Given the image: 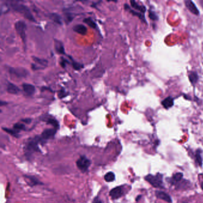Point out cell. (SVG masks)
I'll list each match as a JSON object with an SVG mask.
<instances>
[{"label": "cell", "instance_id": "10", "mask_svg": "<svg viewBox=\"0 0 203 203\" xmlns=\"http://www.w3.org/2000/svg\"><path fill=\"white\" fill-rule=\"evenodd\" d=\"M56 132H57V129H55V128L47 129H45L43 132L41 137H42V138L44 140H47L50 139V138H52V137H54V136L55 135Z\"/></svg>", "mask_w": 203, "mask_h": 203}, {"label": "cell", "instance_id": "29", "mask_svg": "<svg viewBox=\"0 0 203 203\" xmlns=\"http://www.w3.org/2000/svg\"><path fill=\"white\" fill-rule=\"evenodd\" d=\"M196 161L197 163V164L199 166H202V158L200 154V152L199 150H197L196 152Z\"/></svg>", "mask_w": 203, "mask_h": 203}, {"label": "cell", "instance_id": "20", "mask_svg": "<svg viewBox=\"0 0 203 203\" xmlns=\"http://www.w3.org/2000/svg\"><path fill=\"white\" fill-rule=\"evenodd\" d=\"M25 177L29 181L28 184L31 187L37 185H43V183L38 180L36 178L32 176H25Z\"/></svg>", "mask_w": 203, "mask_h": 203}, {"label": "cell", "instance_id": "15", "mask_svg": "<svg viewBox=\"0 0 203 203\" xmlns=\"http://www.w3.org/2000/svg\"><path fill=\"white\" fill-rule=\"evenodd\" d=\"M7 91L11 94H17L20 92V89L13 83L8 82L7 85Z\"/></svg>", "mask_w": 203, "mask_h": 203}, {"label": "cell", "instance_id": "7", "mask_svg": "<svg viewBox=\"0 0 203 203\" xmlns=\"http://www.w3.org/2000/svg\"><path fill=\"white\" fill-rule=\"evenodd\" d=\"M185 5L186 6V7L188 9V10L191 12L193 14H195L196 16H199L200 15V11L198 9V8L197 7L196 5L195 4V3L191 1V0H185L184 1Z\"/></svg>", "mask_w": 203, "mask_h": 203}, {"label": "cell", "instance_id": "36", "mask_svg": "<svg viewBox=\"0 0 203 203\" xmlns=\"http://www.w3.org/2000/svg\"><path fill=\"white\" fill-rule=\"evenodd\" d=\"M7 104V102H2V100L1 101V102H0V105L2 106V105H3L4 104Z\"/></svg>", "mask_w": 203, "mask_h": 203}, {"label": "cell", "instance_id": "9", "mask_svg": "<svg viewBox=\"0 0 203 203\" xmlns=\"http://www.w3.org/2000/svg\"><path fill=\"white\" fill-rule=\"evenodd\" d=\"M123 194V190L121 187H116L113 189H112L109 193L110 196L113 199H118L120 198Z\"/></svg>", "mask_w": 203, "mask_h": 203}, {"label": "cell", "instance_id": "1", "mask_svg": "<svg viewBox=\"0 0 203 203\" xmlns=\"http://www.w3.org/2000/svg\"><path fill=\"white\" fill-rule=\"evenodd\" d=\"M10 5L14 11L22 14L27 19L32 22L36 21L30 9L26 5L20 4L17 1H11Z\"/></svg>", "mask_w": 203, "mask_h": 203}, {"label": "cell", "instance_id": "34", "mask_svg": "<svg viewBox=\"0 0 203 203\" xmlns=\"http://www.w3.org/2000/svg\"><path fill=\"white\" fill-rule=\"evenodd\" d=\"M22 121L27 123V124H29L31 122V119H22Z\"/></svg>", "mask_w": 203, "mask_h": 203}, {"label": "cell", "instance_id": "2", "mask_svg": "<svg viewBox=\"0 0 203 203\" xmlns=\"http://www.w3.org/2000/svg\"><path fill=\"white\" fill-rule=\"evenodd\" d=\"M44 140L41 137H36L33 138L32 140L28 141L26 146V152L28 154H31L34 152H40V149L38 147L39 143H43ZM26 153V154H27Z\"/></svg>", "mask_w": 203, "mask_h": 203}, {"label": "cell", "instance_id": "17", "mask_svg": "<svg viewBox=\"0 0 203 203\" xmlns=\"http://www.w3.org/2000/svg\"><path fill=\"white\" fill-rule=\"evenodd\" d=\"M73 29L75 32H77L81 35H85L87 32V28H86V26L81 24L75 25L73 28Z\"/></svg>", "mask_w": 203, "mask_h": 203}, {"label": "cell", "instance_id": "19", "mask_svg": "<svg viewBox=\"0 0 203 203\" xmlns=\"http://www.w3.org/2000/svg\"><path fill=\"white\" fill-rule=\"evenodd\" d=\"M54 47L55 51L60 54H65V51H64V48L63 46V43L57 40H55V43H54Z\"/></svg>", "mask_w": 203, "mask_h": 203}, {"label": "cell", "instance_id": "6", "mask_svg": "<svg viewBox=\"0 0 203 203\" xmlns=\"http://www.w3.org/2000/svg\"><path fill=\"white\" fill-rule=\"evenodd\" d=\"M8 72L18 78H25L28 75V72L26 69L23 67H11L8 68Z\"/></svg>", "mask_w": 203, "mask_h": 203}, {"label": "cell", "instance_id": "31", "mask_svg": "<svg viewBox=\"0 0 203 203\" xmlns=\"http://www.w3.org/2000/svg\"><path fill=\"white\" fill-rule=\"evenodd\" d=\"M60 63L61 66L63 68H64V67H66V64H69V62L68 60H67V59L64 58V57H61V60H60Z\"/></svg>", "mask_w": 203, "mask_h": 203}, {"label": "cell", "instance_id": "8", "mask_svg": "<svg viewBox=\"0 0 203 203\" xmlns=\"http://www.w3.org/2000/svg\"><path fill=\"white\" fill-rule=\"evenodd\" d=\"M124 7H125V9L126 10L129 11L131 13H132L134 16H137L138 17H139V19H140V20H141V21H142L143 22L146 23H147V21H146V17H145V16H144V14H143V13H140V12L137 11H135V10L132 9V8H131V7H130L128 4H125L124 5Z\"/></svg>", "mask_w": 203, "mask_h": 203}, {"label": "cell", "instance_id": "16", "mask_svg": "<svg viewBox=\"0 0 203 203\" xmlns=\"http://www.w3.org/2000/svg\"><path fill=\"white\" fill-rule=\"evenodd\" d=\"M161 104L164 108L166 109H169L173 106L174 99L172 97L169 96L162 101Z\"/></svg>", "mask_w": 203, "mask_h": 203}, {"label": "cell", "instance_id": "22", "mask_svg": "<svg viewBox=\"0 0 203 203\" xmlns=\"http://www.w3.org/2000/svg\"><path fill=\"white\" fill-rule=\"evenodd\" d=\"M49 17L53 22L57 24L62 25V18L60 14L57 13H51Z\"/></svg>", "mask_w": 203, "mask_h": 203}, {"label": "cell", "instance_id": "12", "mask_svg": "<svg viewBox=\"0 0 203 203\" xmlns=\"http://www.w3.org/2000/svg\"><path fill=\"white\" fill-rule=\"evenodd\" d=\"M131 3V7L134 9V10L140 12L143 14H144V13L146 12V6L143 5H140L137 2H136L135 1L132 0L130 1Z\"/></svg>", "mask_w": 203, "mask_h": 203}, {"label": "cell", "instance_id": "13", "mask_svg": "<svg viewBox=\"0 0 203 203\" xmlns=\"http://www.w3.org/2000/svg\"><path fill=\"white\" fill-rule=\"evenodd\" d=\"M23 89L24 92L28 96H32L35 93V88L33 85L29 84H23Z\"/></svg>", "mask_w": 203, "mask_h": 203}, {"label": "cell", "instance_id": "11", "mask_svg": "<svg viewBox=\"0 0 203 203\" xmlns=\"http://www.w3.org/2000/svg\"><path fill=\"white\" fill-rule=\"evenodd\" d=\"M43 120L46 122L47 123L51 125L54 128L56 129H58L59 128V123L53 117L51 116H46L43 117Z\"/></svg>", "mask_w": 203, "mask_h": 203}, {"label": "cell", "instance_id": "25", "mask_svg": "<svg viewBox=\"0 0 203 203\" xmlns=\"http://www.w3.org/2000/svg\"><path fill=\"white\" fill-rule=\"evenodd\" d=\"M84 22L86 24H87L89 26H90L91 28H92L93 29H96V27H97V25H96V22L91 17L85 18L84 20Z\"/></svg>", "mask_w": 203, "mask_h": 203}, {"label": "cell", "instance_id": "28", "mask_svg": "<svg viewBox=\"0 0 203 203\" xmlns=\"http://www.w3.org/2000/svg\"><path fill=\"white\" fill-rule=\"evenodd\" d=\"M14 129H15L16 131H17V132L20 131H24L26 129V127L25 126L24 124L23 123H17L14 125Z\"/></svg>", "mask_w": 203, "mask_h": 203}, {"label": "cell", "instance_id": "27", "mask_svg": "<svg viewBox=\"0 0 203 203\" xmlns=\"http://www.w3.org/2000/svg\"><path fill=\"white\" fill-rule=\"evenodd\" d=\"M69 58H70L72 60V66H73V69H74L75 70H81L82 68L84 67V66H83L82 64L79 63L78 62H76V61H74V60L71 58V57H70V56H69Z\"/></svg>", "mask_w": 203, "mask_h": 203}, {"label": "cell", "instance_id": "35", "mask_svg": "<svg viewBox=\"0 0 203 203\" xmlns=\"http://www.w3.org/2000/svg\"><path fill=\"white\" fill-rule=\"evenodd\" d=\"M95 203H102V202L101 200L96 199V202H95Z\"/></svg>", "mask_w": 203, "mask_h": 203}, {"label": "cell", "instance_id": "37", "mask_svg": "<svg viewBox=\"0 0 203 203\" xmlns=\"http://www.w3.org/2000/svg\"><path fill=\"white\" fill-rule=\"evenodd\" d=\"M202 190H203V182L202 183Z\"/></svg>", "mask_w": 203, "mask_h": 203}, {"label": "cell", "instance_id": "14", "mask_svg": "<svg viewBox=\"0 0 203 203\" xmlns=\"http://www.w3.org/2000/svg\"><path fill=\"white\" fill-rule=\"evenodd\" d=\"M155 196L159 199L163 200H164V201H165L167 203H172V199H171L170 196L164 192L157 191L155 192Z\"/></svg>", "mask_w": 203, "mask_h": 203}, {"label": "cell", "instance_id": "32", "mask_svg": "<svg viewBox=\"0 0 203 203\" xmlns=\"http://www.w3.org/2000/svg\"><path fill=\"white\" fill-rule=\"evenodd\" d=\"M65 16H66V22L67 23H70L71 21H72V20L73 19V17H72L71 14L67 13Z\"/></svg>", "mask_w": 203, "mask_h": 203}, {"label": "cell", "instance_id": "3", "mask_svg": "<svg viewBox=\"0 0 203 203\" xmlns=\"http://www.w3.org/2000/svg\"><path fill=\"white\" fill-rule=\"evenodd\" d=\"M145 179L155 188L163 187V175L160 173L156 175L149 174L145 177Z\"/></svg>", "mask_w": 203, "mask_h": 203}, {"label": "cell", "instance_id": "23", "mask_svg": "<svg viewBox=\"0 0 203 203\" xmlns=\"http://www.w3.org/2000/svg\"><path fill=\"white\" fill-rule=\"evenodd\" d=\"M104 179L107 182H111L115 179V175L113 172H110L106 173L104 176Z\"/></svg>", "mask_w": 203, "mask_h": 203}, {"label": "cell", "instance_id": "21", "mask_svg": "<svg viewBox=\"0 0 203 203\" xmlns=\"http://www.w3.org/2000/svg\"><path fill=\"white\" fill-rule=\"evenodd\" d=\"M32 58L34 60V61L37 63V64H39L43 68L46 67L48 65V61L46 59H43V58H40L37 57H32Z\"/></svg>", "mask_w": 203, "mask_h": 203}, {"label": "cell", "instance_id": "33", "mask_svg": "<svg viewBox=\"0 0 203 203\" xmlns=\"http://www.w3.org/2000/svg\"><path fill=\"white\" fill-rule=\"evenodd\" d=\"M66 96H67V94H66V93L65 92V91L64 90H61L60 92H59V93H58V97H59V98H60V99H63V98H64V97H66Z\"/></svg>", "mask_w": 203, "mask_h": 203}, {"label": "cell", "instance_id": "24", "mask_svg": "<svg viewBox=\"0 0 203 203\" xmlns=\"http://www.w3.org/2000/svg\"><path fill=\"white\" fill-rule=\"evenodd\" d=\"M183 176V173H176V174H175L172 178V182L173 183V184L179 182L182 179Z\"/></svg>", "mask_w": 203, "mask_h": 203}, {"label": "cell", "instance_id": "5", "mask_svg": "<svg viewBox=\"0 0 203 203\" xmlns=\"http://www.w3.org/2000/svg\"><path fill=\"white\" fill-rule=\"evenodd\" d=\"M76 165L80 170L85 172L88 170L91 166V161L85 156H81L76 161Z\"/></svg>", "mask_w": 203, "mask_h": 203}, {"label": "cell", "instance_id": "26", "mask_svg": "<svg viewBox=\"0 0 203 203\" xmlns=\"http://www.w3.org/2000/svg\"><path fill=\"white\" fill-rule=\"evenodd\" d=\"M2 129L4 131H5L7 133L10 134L11 135H12L14 137H16V138L19 137V134H18L19 132H17L15 129H8V128H2Z\"/></svg>", "mask_w": 203, "mask_h": 203}, {"label": "cell", "instance_id": "18", "mask_svg": "<svg viewBox=\"0 0 203 203\" xmlns=\"http://www.w3.org/2000/svg\"><path fill=\"white\" fill-rule=\"evenodd\" d=\"M188 78L190 82L193 85H195L197 83L199 79V75L196 72H190L188 74Z\"/></svg>", "mask_w": 203, "mask_h": 203}, {"label": "cell", "instance_id": "4", "mask_svg": "<svg viewBox=\"0 0 203 203\" xmlns=\"http://www.w3.org/2000/svg\"><path fill=\"white\" fill-rule=\"evenodd\" d=\"M14 27H15V29L17 33L20 37L23 43L25 44L26 40V28H27L25 22L22 20H19L15 23Z\"/></svg>", "mask_w": 203, "mask_h": 203}, {"label": "cell", "instance_id": "30", "mask_svg": "<svg viewBox=\"0 0 203 203\" xmlns=\"http://www.w3.org/2000/svg\"><path fill=\"white\" fill-rule=\"evenodd\" d=\"M149 17L150 18V19L154 21L158 20V17L157 15V14L155 13V11H152V10H149Z\"/></svg>", "mask_w": 203, "mask_h": 203}]
</instances>
